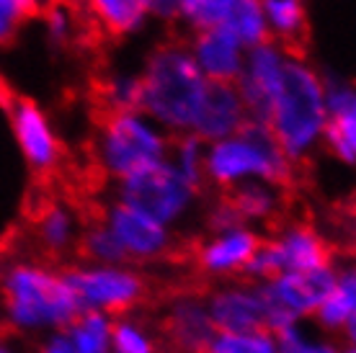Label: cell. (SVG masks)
<instances>
[{
  "label": "cell",
  "mask_w": 356,
  "mask_h": 353,
  "mask_svg": "<svg viewBox=\"0 0 356 353\" xmlns=\"http://www.w3.org/2000/svg\"><path fill=\"white\" fill-rule=\"evenodd\" d=\"M78 315L81 304L63 268L21 258L0 271V318L10 333L39 340Z\"/></svg>",
  "instance_id": "obj_1"
},
{
  "label": "cell",
  "mask_w": 356,
  "mask_h": 353,
  "mask_svg": "<svg viewBox=\"0 0 356 353\" xmlns=\"http://www.w3.org/2000/svg\"><path fill=\"white\" fill-rule=\"evenodd\" d=\"M328 111L323 98L321 70L305 60L302 54L292 52L286 62L284 80L276 90L266 126L276 140L279 150L292 165L310 160L323 147Z\"/></svg>",
  "instance_id": "obj_2"
},
{
  "label": "cell",
  "mask_w": 356,
  "mask_h": 353,
  "mask_svg": "<svg viewBox=\"0 0 356 353\" xmlns=\"http://www.w3.org/2000/svg\"><path fill=\"white\" fill-rule=\"evenodd\" d=\"M143 108L161 129L178 137L188 134L196 104L204 93L207 80L196 70L186 42H163L152 47L140 67Z\"/></svg>",
  "instance_id": "obj_3"
},
{
  "label": "cell",
  "mask_w": 356,
  "mask_h": 353,
  "mask_svg": "<svg viewBox=\"0 0 356 353\" xmlns=\"http://www.w3.org/2000/svg\"><path fill=\"white\" fill-rule=\"evenodd\" d=\"M294 176V165L279 150L266 124L245 122L235 134L207 145L204 152V183L232 191L248 181L286 186Z\"/></svg>",
  "instance_id": "obj_4"
},
{
  "label": "cell",
  "mask_w": 356,
  "mask_h": 353,
  "mask_svg": "<svg viewBox=\"0 0 356 353\" xmlns=\"http://www.w3.org/2000/svg\"><path fill=\"white\" fill-rule=\"evenodd\" d=\"M170 134L145 111L106 114L93 137V160L111 181H124L168 158Z\"/></svg>",
  "instance_id": "obj_5"
},
{
  "label": "cell",
  "mask_w": 356,
  "mask_h": 353,
  "mask_svg": "<svg viewBox=\"0 0 356 353\" xmlns=\"http://www.w3.org/2000/svg\"><path fill=\"white\" fill-rule=\"evenodd\" d=\"M116 202L147 214L155 222L176 232L186 224L202 204V186L181 176L168 160L116 183Z\"/></svg>",
  "instance_id": "obj_6"
},
{
  "label": "cell",
  "mask_w": 356,
  "mask_h": 353,
  "mask_svg": "<svg viewBox=\"0 0 356 353\" xmlns=\"http://www.w3.org/2000/svg\"><path fill=\"white\" fill-rule=\"evenodd\" d=\"M339 261L328 240L307 222L279 224L271 238H264L248 261L243 279L264 284L279 274H310Z\"/></svg>",
  "instance_id": "obj_7"
},
{
  "label": "cell",
  "mask_w": 356,
  "mask_h": 353,
  "mask_svg": "<svg viewBox=\"0 0 356 353\" xmlns=\"http://www.w3.org/2000/svg\"><path fill=\"white\" fill-rule=\"evenodd\" d=\"M81 312H101L106 318L132 315L150 292L145 274L132 263L96 265L78 263L65 268Z\"/></svg>",
  "instance_id": "obj_8"
},
{
  "label": "cell",
  "mask_w": 356,
  "mask_h": 353,
  "mask_svg": "<svg viewBox=\"0 0 356 353\" xmlns=\"http://www.w3.org/2000/svg\"><path fill=\"white\" fill-rule=\"evenodd\" d=\"M336 263L310 274H279L259 284L266 307V330L279 333L282 327L310 322L336 281Z\"/></svg>",
  "instance_id": "obj_9"
},
{
  "label": "cell",
  "mask_w": 356,
  "mask_h": 353,
  "mask_svg": "<svg viewBox=\"0 0 356 353\" xmlns=\"http://www.w3.org/2000/svg\"><path fill=\"white\" fill-rule=\"evenodd\" d=\"M101 222L114 232L116 243L124 250L127 263L137 268L163 261L165 256H170V250L176 245V232L116 199L106 204Z\"/></svg>",
  "instance_id": "obj_10"
},
{
  "label": "cell",
  "mask_w": 356,
  "mask_h": 353,
  "mask_svg": "<svg viewBox=\"0 0 356 353\" xmlns=\"http://www.w3.org/2000/svg\"><path fill=\"white\" fill-rule=\"evenodd\" d=\"M289 54H292L289 47L271 42V39L264 42V44L250 47L248 52H245L243 70L232 85L238 90L250 122L266 124V116L271 111L276 90L282 85V80H284Z\"/></svg>",
  "instance_id": "obj_11"
},
{
  "label": "cell",
  "mask_w": 356,
  "mask_h": 353,
  "mask_svg": "<svg viewBox=\"0 0 356 353\" xmlns=\"http://www.w3.org/2000/svg\"><path fill=\"white\" fill-rule=\"evenodd\" d=\"M8 124L21 158L39 176H49L63 163V142L47 111L29 98H16L8 106Z\"/></svg>",
  "instance_id": "obj_12"
},
{
  "label": "cell",
  "mask_w": 356,
  "mask_h": 353,
  "mask_svg": "<svg viewBox=\"0 0 356 353\" xmlns=\"http://www.w3.org/2000/svg\"><path fill=\"white\" fill-rule=\"evenodd\" d=\"M204 304L217 333H250L266 330V307L259 284L248 279L217 281L204 292Z\"/></svg>",
  "instance_id": "obj_13"
},
{
  "label": "cell",
  "mask_w": 356,
  "mask_h": 353,
  "mask_svg": "<svg viewBox=\"0 0 356 353\" xmlns=\"http://www.w3.org/2000/svg\"><path fill=\"white\" fill-rule=\"evenodd\" d=\"M261 232L248 224H238L230 230L207 232V238L196 245L194 261L199 274L217 281L243 279V271L261 245Z\"/></svg>",
  "instance_id": "obj_14"
},
{
  "label": "cell",
  "mask_w": 356,
  "mask_h": 353,
  "mask_svg": "<svg viewBox=\"0 0 356 353\" xmlns=\"http://www.w3.org/2000/svg\"><path fill=\"white\" fill-rule=\"evenodd\" d=\"M163 336L173 353H207L214 330L202 292H178L163 315Z\"/></svg>",
  "instance_id": "obj_15"
},
{
  "label": "cell",
  "mask_w": 356,
  "mask_h": 353,
  "mask_svg": "<svg viewBox=\"0 0 356 353\" xmlns=\"http://www.w3.org/2000/svg\"><path fill=\"white\" fill-rule=\"evenodd\" d=\"M248 122L245 106L232 83H207L204 93L196 104V111L188 124V134L204 145L230 137Z\"/></svg>",
  "instance_id": "obj_16"
},
{
  "label": "cell",
  "mask_w": 356,
  "mask_h": 353,
  "mask_svg": "<svg viewBox=\"0 0 356 353\" xmlns=\"http://www.w3.org/2000/svg\"><path fill=\"white\" fill-rule=\"evenodd\" d=\"M188 54L207 83H235L245 62V47L222 28H204L188 36Z\"/></svg>",
  "instance_id": "obj_17"
},
{
  "label": "cell",
  "mask_w": 356,
  "mask_h": 353,
  "mask_svg": "<svg viewBox=\"0 0 356 353\" xmlns=\"http://www.w3.org/2000/svg\"><path fill=\"white\" fill-rule=\"evenodd\" d=\"M310 322L325 336L356 345V265L351 261L336 263V281Z\"/></svg>",
  "instance_id": "obj_18"
},
{
  "label": "cell",
  "mask_w": 356,
  "mask_h": 353,
  "mask_svg": "<svg viewBox=\"0 0 356 353\" xmlns=\"http://www.w3.org/2000/svg\"><path fill=\"white\" fill-rule=\"evenodd\" d=\"M83 222L81 214L72 209L70 204L52 202L47 204L42 212L36 214L34 222V238L39 247L49 256H70L81 243Z\"/></svg>",
  "instance_id": "obj_19"
},
{
  "label": "cell",
  "mask_w": 356,
  "mask_h": 353,
  "mask_svg": "<svg viewBox=\"0 0 356 353\" xmlns=\"http://www.w3.org/2000/svg\"><path fill=\"white\" fill-rule=\"evenodd\" d=\"M230 206L238 212L243 224L256 227L276 222L284 212V186L266 183V181H248V183L235 186L232 191H227L225 196Z\"/></svg>",
  "instance_id": "obj_20"
},
{
  "label": "cell",
  "mask_w": 356,
  "mask_h": 353,
  "mask_svg": "<svg viewBox=\"0 0 356 353\" xmlns=\"http://www.w3.org/2000/svg\"><path fill=\"white\" fill-rule=\"evenodd\" d=\"M83 6L111 36H137L152 21L147 0H83Z\"/></svg>",
  "instance_id": "obj_21"
},
{
  "label": "cell",
  "mask_w": 356,
  "mask_h": 353,
  "mask_svg": "<svg viewBox=\"0 0 356 353\" xmlns=\"http://www.w3.org/2000/svg\"><path fill=\"white\" fill-rule=\"evenodd\" d=\"M217 28L235 36L245 49L268 42V28L261 0H227Z\"/></svg>",
  "instance_id": "obj_22"
},
{
  "label": "cell",
  "mask_w": 356,
  "mask_h": 353,
  "mask_svg": "<svg viewBox=\"0 0 356 353\" xmlns=\"http://www.w3.org/2000/svg\"><path fill=\"white\" fill-rule=\"evenodd\" d=\"M261 8H264L271 42L289 47L305 36V26H307L305 0H261Z\"/></svg>",
  "instance_id": "obj_23"
},
{
  "label": "cell",
  "mask_w": 356,
  "mask_h": 353,
  "mask_svg": "<svg viewBox=\"0 0 356 353\" xmlns=\"http://www.w3.org/2000/svg\"><path fill=\"white\" fill-rule=\"evenodd\" d=\"M101 104L106 114H122V111H140L143 108V78L134 67H114L101 80Z\"/></svg>",
  "instance_id": "obj_24"
},
{
  "label": "cell",
  "mask_w": 356,
  "mask_h": 353,
  "mask_svg": "<svg viewBox=\"0 0 356 353\" xmlns=\"http://www.w3.org/2000/svg\"><path fill=\"white\" fill-rule=\"evenodd\" d=\"M161 340L143 318L119 315L111 318V353H158Z\"/></svg>",
  "instance_id": "obj_25"
},
{
  "label": "cell",
  "mask_w": 356,
  "mask_h": 353,
  "mask_svg": "<svg viewBox=\"0 0 356 353\" xmlns=\"http://www.w3.org/2000/svg\"><path fill=\"white\" fill-rule=\"evenodd\" d=\"M65 333L75 353H111V318L101 312H81Z\"/></svg>",
  "instance_id": "obj_26"
},
{
  "label": "cell",
  "mask_w": 356,
  "mask_h": 353,
  "mask_svg": "<svg viewBox=\"0 0 356 353\" xmlns=\"http://www.w3.org/2000/svg\"><path fill=\"white\" fill-rule=\"evenodd\" d=\"M274 338L279 353H341V340L321 333L312 322L282 327Z\"/></svg>",
  "instance_id": "obj_27"
},
{
  "label": "cell",
  "mask_w": 356,
  "mask_h": 353,
  "mask_svg": "<svg viewBox=\"0 0 356 353\" xmlns=\"http://www.w3.org/2000/svg\"><path fill=\"white\" fill-rule=\"evenodd\" d=\"M78 250L86 263H96V265H119L127 263V256L122 245L116 243L114 232L108 230L104 222L98 220L88 227H83L81 243H78Z\"/></svg>",
  "instance_id": "obj_28"
},
{
  "label": "cell",
  "mask_w": 356,
  "mask_h": 353,
  "mask_svg": "<svg viewBox=\"0 0 356 353\" xmlns=\"http://www.w3.org/2000/svg\"><path fill=\"white\" fill-rule=\"evenodd\" d=\"M204 152L207 145L202 140H196L194 134H178V137H170L168 158L165 160L186 181L204 188Z\"/></svg>",
  "instance_id": "obj_29"
},
{
  "label": "cell",
  "mask_w": 356,
  "mask_h": 353,
  "mask_svg": "<svg viewBox=\"0 0 356 353\" xmlns=\"http://www.w3.org/2000/svg\"><path fill=\"white\" fill-rule=\"evenodd\" d=\"M323 147L336 158L341 165L354 168L356 163V116H328Z\"/></svg>",
  "instance_id": "obj_30"
},
{
  "label": "cell",
  "mask_w": 356,
  "mask_h": 353,
  "mask_svg": "<svg viewBox=\"0 0 356 353\" xmlns=\"http://www.w3.org/2000/svg\"><path fill=\"white\" fill-rule=\"evenodd\" d=\"M207 353H279L271 330L250 333H217Z\"/></svg>",
  "instance_id": "obj_31"
},
{
  "label": "cell",
  "mask_w": 356,
  "mask_h": 353,
  "mask_svg": "<svg viewBox=\"0 0 356 353\" xmlns=\"http://www.w3.org/2000/svg\"><path fill=\"white\" fill-rule=\"evenodd\" d=\"M44 36L52 47H67L78 34V13L72 6L60 3V0H49L44 6Z\"/></svg>",
  "instance_id": "obj_32"
},
{
  "label": "cell",
  "mask_w": 356,
  "mask_h": 353,
  "mask_svg": "<svg viewBox=\"0 0 356 353\" xmlns=\"http://www.w3.org/2000/svg\"><path fill=\"white\" fill-rule=\"evenodd\" d=\"M49 0H0V44H8Z\"/></svg>",
  "instance_id": "obj_33"
},
{
  "label": "cell",
  "mask_w": 356,
  "mask_h": 353,
  "mask_svg": "<svg viewBox=\"0 0 356 353\" xmlns=\"http://www.w3.org/2000/svg\"><path fill=\"white\" fill-rule=\"evenodd\" d=\"M323 98L328 116H356V88L354 83L339 72H323Z\"/></svg>",
  "instance_id": "obj_34"
},
{
  "label": "cell",
  "mask_w": 356,
  "mask_h": 353,
  "mask_svg": "<svg viewBox=\"0 0 356 353\" xmlns=\"http://www.w3.org/2000/svg\"><path fill=\"white\" fill-rule=\"evenodd\" d=\"M225 3L227 0H178L176 24H184L191 34L204 31V28H214L220 24Z\"/></svg>",
  "instance_id": "obj_35"
},
{
  "label": "cell",
  "mask_w": 356,
  "mask_h": 353,
  "mask_svg": "<svg viewBox=\"0 0 356 353\" xmlns=\"http://www.w3.org/2000/svg\"><path fill=\"white\" fill-rule=\"evenodd\" d=\"M204 224H207V232H220V230H230V227H238L243 224L238 212L230 206L227 199H220V202H214L204 214Z\"/></svg>",
  "instance_id": "obj_36"
},
{
  "label": "cell",
  "mask_w": 356,
  "mask_h": 353,
  "mask_svg": "<svg viewBox=\"0 0 356 353\" xmlns=\"http://www.w3.org/2000/svg\"><path fill=\"white\" fill-rule=\"evenodd\" d=\"M34 353H75L70 338L65 330H57V333H49V336L39 338L34 345Z\"/></svg>",
  "instance_id": "obj_37"
},
{
  "label": "cell",
  "mask_w": 356,
  "mask_h": 353,
  "mask_svg": "<svg viewBox=\"0 0 356 353\" xmlns=\"http://www.w3.org/2000/svg\"><path fill=\"white\" fill-rule=\"evenodd\" d=\"M147 3H150L152 21H161V24H176L178 0H147Z\"/></svg>",
  "instance_id": "obj_38"
},
{
  "label": "cell",
  "mask_w": 356,
  "mask_h": 353,
  "mask_svg": "<svg viewBox=\"0 0 356 353\" xmlns=\"http://www.w3.org/2000/svg\"><path fill=\"white\" fill-rule=\"evenodd\" d=\"M0 353H21V351H18L13 343H8V340H3V338H0Z\"/></svg>",
  "instance_id": "obj_39"
}]
</instances>
